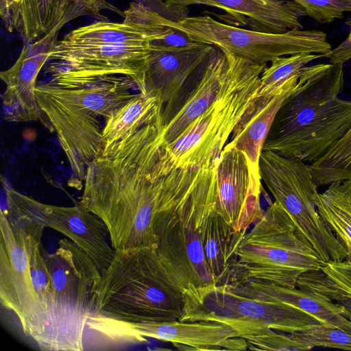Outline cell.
Listing matches in <instances>:
<instances>
[{
	"label": "cell",
	"instance_id": "cell-1",
	"mask_svg": "<svg viewBox=\"0 0 351 351\" xmlns=\"http://www.w3.org/2000/svg\"><path fill=\"white\" fill-rule=\"evenodd\" d=\"M152 125L104 147L88 166L78 202L106 225L111 246L125 252L156 248V226L170 208L197 189L204 168L154 171Z\"/></svg>",
	"mask_w": 351,
	"mask_h": 351
},
{
	"label": "cell",
	"instance_id": "cell-2",
	"mask_svg": "<svg viewBox=\"0 0 351 351\" xmlns=\"http://www.w3.org/2000/svg\"><path fill=\"white\" fill-rule=\"evenodd\" d=\"M343 64L305 66L278 109L263 150L314 162L351 127V101L343 88Z\"/></svg>",
	"mask_w": 351,
	"mask_h": 351
},
{
	"label": "cell",
	"instance_id": "cell-3",
	"mask_svg": "<svg viewBox=\"0 0 351 351\" xmlns=\"http://www.w3.org/2000/svg\"><path fill=\"white\" fill-rule=\"evenodd\" d=\"M130 78L112 75L90 84L66 88L51 82L36 87L39 108L55 131L73 173L84 178L88 166L103 152L99 118L105 120L132 98Z\"/></svg>",
	"mask_w": 351,
	"mask_h": 351
},
{
	"label": "cell",
	"instance_id": "cell-4",
	"mask_svg": "<svg viewBox=\"0 0 351 351\" xmlns=\"http://www.w3.org/2000/svg\"><path fill=\"white\" fill-rule=\"evenodd\" d=\"M266 66L229 52L226 80L208 109L175 141L165 145L156 143V130L153 149L156 174L160 177L177 169H199L216 162L254 98L261 75Z\"/></svg>",
	"mask_w": 351,
	"mask_h": 351
},
{
	"label": "cell",
	"instance_id": "cell-5",
	"mask_svg": "<svg viewBox=\"0 0 351 351\" xmlns=\"http://www.w3.org/2000/svg\"><path fill=\"white\" fill-rule=\"evenodd\" d=\"M184 308V294L166 275L154 248H145L116 251L101 274L91 314L130 322H159L180 320Z\"/></svg>",
	"mask_w": 351,
	"mask_h": 351
},
{
	"label": "cell",
	"instance_id": "cell-6",
	"mask_svg": "<svg viewBox=\"0 0 351 351\" xmlns=\"http://www.w3.org/2000/svg\"><path fill=\"white\" fill-rule=\"evenodd\" d=\"M324 263L274 201L239 243L226 284L258 280L296 287L302 274L319 269Z\"/></svg>",
	"mask_w": 351,
	"mask_h": 351
},
{
	"label": "cell",
	"instance_id": "cell-7",
	"mask_svg": "<svg viewBox=\"0 0 351 351\" xmlns=\"http://www.w3.org/2000/svg\"><path fill=\"white\" fill-rule=\"evenodd\" d=\"M217 174L191 198L166 210L158 219L155 253L185 302L199 300L217 285L205 259L201 225L215 205Z\"/></svg>",
	"mask_w": 351,
	"mask_h": 351
},
{
	"label": "cell",
	"instance_id": "cell-8",
	"mask_svg": "<svg viewBox=\"0 0 351 351\" xmlns=\"http://www.w3.org/2000/svg\"><path fill=\"white\" fill-rule=\"evenodd\" d=\"M51 276L53 351L85 350L86 325L101 274L69 238L46 254Z\"/></svg>",
	"mask_w": 351,
	"mask_h": 351
},
{
	"label": "cell",
	"instance_id": "cell-9",
	"mask_svg": "<svg viewBox=\"0 0 351 351\" xmlns=\"http://www.w3.org/2000/svg\"><path fill=\"white\" fill-rule=\"evenodd\" d=\"M45 226L10 205L0 213V303L1 316L14 332L36 347L38 315L29 255Z\"/></svg>",
	"mask_w": 351,
	"mask_h": 351
},
{
	"label": "cell",
	"instance_id": "cell-10",
	"mask_svg": "<svg viewBox=\"0 0 351 351\" xmlns=\"http://www.w3.org/2000/svg\"><path fill=\"white\" fill-rule=\"evenodd\" d=\"M259 174L276 202L324 262L348 258L345 247L321 218L315 204L318 193L311 165L263 150Z\"/></svg>",
	"mask_w": 351,
	"mask_h": 351
},
{
	"label": "cell",
	"instance_id": "cell-11",
	"mask_svg": "<svg viewBox=\"0 0 351 351\" xmlns=\"http://www.w3.org/2000/svg\"><path fill=\"white\" fill-rule=\"evenodd\" d=\"M171 25L194 42L212 45L258 64L300 53L324 56L332 49L326 34L316 29L265 33L231 25L208 15L187 16L172 21Z\"/></svg>",
	"mask_w": 351,
	"mask_h": 351
},
{
	"label": "cell",
	"instance_id": "cell-12",
	"mask_svg": "<svg viewBox=\"0 0 351 351\" xmlns=\"http://www.w3.org/2000/svg\"><path fill=\"white\" fill-rule=\"evenodd\" d=\"M179 321L224 323L234 328L240 337L258 329L292 333L322 324L300 309L238 294L225 284L217 285L199 300L186 301Z\"/></svg>",
	"mask_w": 351,
	"mask_h": 351
},
{
	"label": "cell",
	"instance_id": "cell-13",
	"mask_svg": "<svg viewBox=\"0 0 351 351\" xmlns=\"http://www.w3.org/2000/svg\"><path fill=\"white\" fill-rule=\"evenodd\" d=\"M152 46H66L58 43L49 53L47 71L51 83L66 88L90 84L112 75H123L146 94L144 74Z\"/></svg>",
	"mask_w": 351,
	"mask_h": 351
},
{
	"label": "cell",
	"instance_id": "cell-14",
	"mask_svg": "<svg viewBox=\"0 0 351 351\" xmlns=\"http://www.w3.org/2000/svg\"><path fill=\"white\" fill-rule=\"evenodd\" d=\"M6 204L19 213L63 234L95 263L102 274L110 265L116 251L107 241L104 223L79 203L59 206L40 202L3 183Z\"/></svg>",
	"mask_w": 351,
	"mask_h": 351
},
{
	"label": "cell",
	"instance_id": "cell-15",
	"mask_svg": "<svg viewBox=\"0 0 351 351\" xmlns=\"http://www.w3.org/2000/svg\"><path fill=\"white\" fill-rule=\"evenodd\" d=\"M259 169L228 143L217 163L215 209L237 231H247L264 214Z\"/></svg>",
	"mask_w": 351,
	"mask_h": 351
},
{
	"label": "cell",
	"instance_id": "cell-16",
	"mask_svg": "<svg viewBox=\"0 0 351 351\" xmlns=\"http://www.w3.org/2000/svg\"><path fill=\"white\" fill-rule=\"evenodd\" d=\"M173 21L187 16V7L205 5L223 11V23L265 33L281 34L302 29L303 7L293 0H162Z\"/></svg>",
	"mask_w": 351,
	"mask_h": 351
},
{
	"label": "cell",
	"instance_id": "cell-17",
	"mask_svg": "<svg viewBox=\"0 0 351 351\" xmlns=\"http://www.w3.org/2000/svg\"><path fill=\"white\" fill-rule=\"evenodd\" d=\"M144 74L146 93L160 97L164 108L162 123H166L178 106L182 89L189 76L215 50L212 45L193 42L171 47L152 46Z\"/></svg>",
	"mask_w": 351,
	"mask_h": 351
},
{
	"label": "cell",
	"instance_id": "cell-18",
	"mask_svg": "<svg viewBox=\"0 0 351 351\" xmlns=\"http://www.w3.org/2000/svg\"><path fill=\"white\" fill-rule=\"evenodd\" d=\"M59 31L53 28L41 38L25 44L15 63L1 72V79L6 86L1 95L5 120L44 122L36 97V79L42 67L49 60V53L58 41Z\"/></svg>",
	"mask_w": 351,
	"mask_h": 351
},
{
	"label": "cell",
	"instance_id": "cell-19",
	"mask_svg": "<svg viewBox=\"0 0 351 351\" xmlns=\"http://www.w3.org/2000/svg\"><path fill=\"white\" fill-rule=\"evenodd\" d=\"M228 70L229 52L216 48L204 62L193 89L166 123H158L155 135L158 145H165L175 141L208 109L219 95Z\"/></svg>",
	"mask_w": 351,
	"mask_h": 351
},
{
	"label": "cell",
	"instance_id": "cell-20",
	"mask_svg": "<svg viewBox=\"0 0 351 351\" xmlns=\"http://www.w3.org/2000/svg\"><path fill=\"white\" fill-rule=\"evenodd\" d=\"M232 291L245 296L283 303L297 308L326 324L351 333V322L343 307L313 292L297 287H284L258 280L226 284Z\"/></svg>",
	"mask_w": 351,
	"mask_h": 351
},
{
	"label": "cell",
	"instance_id": "cell-21",
	"mask_svg": "<svg viewBox=\"0 0 351 351\" xmlns=\"http://www.w3.org/2000/svg\"><path fill=\"white\" fill-rule=\"evenodd\" d=\"M299 77L290 80L272 97H254L230 136L228 143L244 152L258 169L260 155L275 116L295 89Z\"/></svg>",
	"mask_w": 351,
	"mask_h": 351
},
{
	"label": "cell",
	"instance_id": "cell-22",
	"mask_svg": "<svg viewBox=\"0 0 351 351\" xmlns=\"http://www.w3.org/2000/svg\"><path fill=\"white\" fill-rule=\"evenodd\" d=\"M206 263L217 285L226 284L239 243L247 231H237L221 217L214 206L201 225Z\"/></svg>",
	"mask_w": 351,
	"mask_h": 351
},
{
	"label": "cell",
	"instance_id": "cell-23",
	"mask_svg": "<svg viewBox=\"0 0 351 351\" xmlns=\"http://www.w3.org/2000/svg\"><path fill=\"white\" fill-rule=\"evenodd\" d=\"M163 108L164 104L160 96L140 92L136 93L105 120L101 131L104 147L158 120Z\"/></svg>",
	"mask_w": 351,
	"mask_h": 351
},
{
	"label": "cell",
	"instance_id": "cell-24",
	"mask_svg": "<svg viewBox=\"0 0 351 351\" xmlns=\"http://www.w3.org/2000/svg\"><path fill=\"white\" fill-rule=\"evenodd\" d=\"M318 213L330 230L345 247L351 258V180L329 184L315 197Z\"/></svg>",
	"mask_w": 351,
	"mask_h": 351
},
{
	"label": "cell",
	"instance_id": "cell-25",
	"mask_svg": "<svg viewBox=\"0 0 351 351\" xmlns=\"http://www.w3.org/2000/svg\"><path fill=\"white\" fill-rule=\"evenodd\" d=\"M296 287L334 302L351 301V258L324 262L319 269L302 274Z\"/></svg>",
	"mask_w": 351,
	"mask_h": 351
},
{
	"label": "cell",
	"instance_id": "cell-26",
	"mask_svg": "<svg viewBox=\"0 0 351 351\" xmlns=\"http://www.w3.org/2000/svg\"><path fill=\"white\" fill-rule=\"evenodd\" d=\"M322 57V54L300 53L274 59L261 75L255 97H274L290 80L299 76L309 62Z\"/></svg>",
	"mask_w": 351,
	"mask_h": 351
},
{
	"label": "cell",
	"instance_id": "cell-27",
	"mask_svg": "<svg viewBox=\"0 0 351 351\" xmlns=\"http://www.w3.org/2000/svg\"><path fill=\"white\" fill-rule=\"evenodd\" d=\"M311 166L317 185L351 180V127Z\"/></svg>",
	"mask_w": 351,
	"mask_h": 351
},
{
	"label": "cell",
	"instance_id": "cell-28",
	"mask_svg": "<svg viewBox=\"0 0 351 351\" xmlns=\"http://www.w3.org/2000/svg\"><path fill=\"white\" fill-rule=\"evenodd\" d=\"M56 0H21L17 32L25 44L33 43L55 27Z\"/></svg>",
	"mask_w": 351,
	"mask_h": 351
},
{
	"label": "cell",
	"instance_id": "cell-29",
	"mask_svg": "<svg viewBox=\"0 0 351 351\" xmlns=\"http://www.w3.org/2000/svg\"><path fill=\"white\" fill-rule=\"evenodd\" d=\"M291 334L308 350L315 347L351 350V333L326 324H315L304 330Z\"/></svg>",
	"mask_w": 351,
	"mask_h": 351
},
{
	"label": "cell",
	"instance_id": "cell-30",
	"mask_svg": "<svg viewBox=\"0 0 351 351\" xmlns=\"http://www.w3.org/2000/svg\"><path fill=\"white\" fill-rule=\"evenodd\" d=\"M106 10L125 16L124 11L107 0H56L54 28L60 30L64 25L80 16H101V12Z\"/></svg>",
	"mask_w": 351,
	"mask_h": 351
},
{
	"label": "cell",
	"instance_id": "cell-31",
	"mask_svg": "<svg viewBox=\"0 0 351 351\" xmlns=\"http://www.w3.org/2000/svg\"><path fill=\"white\" fill-rule=\"evenodd\" d=\"M247 348L252 350H308L295 341L291 333L264 328L244 334Z\"/></svg>",
	"mask_w": 351,
	"mask_h": 351
},
{
	"label": "cell",
	"instance_id": "cell-32",
	"mask_svg": "<svg viewBox=\"0 0 351 351\" xmlns=\"http://www.w3.org/2000/svg\"><path fill=\"white\" fill-rule=\"evenodd\" d=\"M304 9L306 16L320 23L343 19L351 12V0H293Z\"/></svg>",
	"mask_w": 351,
	"mask_h": 351
},
{
	"label": "cell",
	"instance_id": "cell-33",
	"mask_svg": "<svg viewBox=\"0 0 351 351\" xmlns=\"http://www.w3.org/2000/svg\"><path fill=\"white\" fill-rule=\"evenodd\" d=\"M21 0H0V15L5 28L12 33L17 32L19 12Z\"/></svg>",
	"mask_w": 351,
	"mask_h": 351
},
{
	"label": "cell",
	"instance_id": "cell-34",
	"mask_svg": "<svg viewBox=\"0 0 351 351\" xmlns=\"http://www.w3.org/2000/svg\"><path fill=\"white\" fill-rule=\"evenodd\" d=\"M346 25L349 27L347 37L336 47L323 57L329 59L330 63H342L351 59V15L346 19Z\"/></svg>",
	"mask_w": 351,
	"mask_h": 351
},
{
	"label": "cell",
	"instance_id": "cell-35",
	"mask_svg": "<svg viewBox=\"0 0 351 351\" xmlns=\"http://www.w3.org/2000/svg\"><path fill=\"white\" fill-rule=\"evenodd\" d=\"M343 308V315L351 322V301L339 303Z\"/></svg>",
	"mask_w": 351,
	"mask_h": 351
}]
</instances>
